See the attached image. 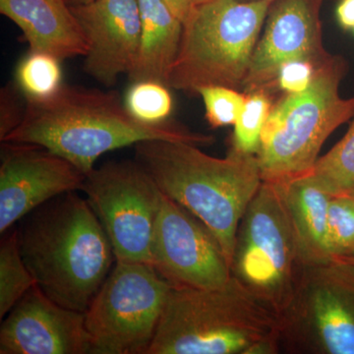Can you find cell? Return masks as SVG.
<instances>
[{"instance_id": "cell-27", "label": "cell", "mask_w": 354, "mask_h": 354, "mask_svg": "<svg viewBox=\"0 0 354 354\" xmlns=\"http://www.w3.org/2000/svg\"><path fill=\"white\" fill-rule=\"evenodd\" d=\"M17 84L9 83L0 90V141L19 127L26 113L27 100Z\"/></svg>"}, {"instance_id": "cell-7", "label": "cell", "mask_w": 354, "mask_h": 354, "mask_svg": "<svg viewBox=\"0 0 354 354\" xmlns=\"http://www.w3.org/2000/svg\"><path fill=\"white\" fill-rule=\"evenodd\" d=\"M346 64L330 55L317 67L304 92L281 97L285 120L279 132L256 153L263 181L281 183L311 171L330 134L354 116V97L344 99L339 85Z\"/></svg>"}, {"instance_id": "cell-12", "label": "cell", "mask_w": 354, "mask_h": 354, "mask_svg": "<svg viewBox=\"0 0 354 354\" xmlns=\"http://www.w3.org/2000/svg\"><path fill=\"white\" fill-rule=\"evenodd\" d=\"M86 174L66 158L34 144L3 142L0 162V234L65 193L82 190Z\"/></svg>"}, {"instance_id": "cell-14", "label": "cell", "mask_w": 354, "mask_h": 354, "mask_svg": "<svg viewBox=\"0 0 354 354\" xmlns=\"http://www.w3.org/2000/svg\"><path fill=\"white\" fill-rule=\"evenodd\" d=\"M1 354H87L85 313L53 301L35 286L2 319Z\"/></svg>"}, {"instance_id": "cell-11", "label": "cell", "mask_w": 354, "mask_h": 354, "mask_svg": "<svg viewBox=\"0 0 354 354\" xmlns=\"http://www.w3.org/2000/svg\"><path fill=\"white\" fill-rule=\"evenodd\" d=\"M150 265L174 290H211L232 278L230 261L213 232L162 192Z\"/></svg>"}, {"instance_id": "cell-29", "label": "cell", "mask_w": 354, "mask_h": 354, "mask_svg": "<svg viewBox=\"0 0 354 354\" xmlns=\"http://www.w3.org/2000/svg\"><path fill=\"white\" fill-rule=\"evenodd\" d=\"M165 1L171 9L172 12L176 14L183 22L189 15L191 9L194 6L190 0H165Z\"/></svg>"}, {"instance_id": "cell-10", "label": "cell", "mask_w": 354, "mask_h": 354, "mask_svg": "<svg viewBox=\"0 0 354 354\" xmlns=\"http://www.w3.org/2000/svg\"><path fill=\"white\" fill-rule=\"evenodd\" d=\"M113 246L115 262H151L162 191L138 162H111L86 174L82 190Z\"/></svg>"}, {"instance_id": "cell-26", "label": "cell", "mask_w": 354, "mask_h": 354, "mask_svg": "<svg viewBox=\"0 0 354 354\" xmlns=\"http://www.w3.org/2000/svg\"><path fill=\"white\" fill-rule=\"evenodd\" d=\"M317 65L306 59H293L279 67L274 82V91L286 94H298L309 88L315 76Z\"/></svg>"}, {"instance_id": "cell-15", "label": "cell", "mask_w": 354, "mask_h": 354, "mask_svg": "<svg viewBox=\"0 0 354 354\" xmlns=\"http://www.w3.org/2000/svg\"><path fill=\"white\" fill-rule=\"evenodd\" d=\"M71 9L88 46L84 71L102 85L113 87L121 74L129 73L138 55V0H93Z\"/></svg>"}, {"instance_id": "cell-17", "label": "cell", "mask_w": 354, "mask_h": 354, "mask_svg": "<svg viewBox=\"0 0 354 354\" xmlns=\"http://www.w3.org/2000/svg\"><path fill=\"white\" fill-rule=\"evenodd\" d=\"M141 36L138 55L128 73L130 82L156 81L167 86L178 53L183 22L165 0H138Z\"/></svg>"}, {"instance_id": "cell-24", "label": "cell", "mask_w": 354, "mask_h": 354, "mask_svg": "<svg viewBox=\"0 0 354 354\" xmlns=\"http://www.w3.org/2000/svg\"><path fill=\"white\" fill-rule=\"evenodd\" d=\"M326 244L330 258L341 259L354 254V197L348 192L330 198Z\"/></svg>"}, {"instance_id": "cell-32", "label": "cell", "mask_w": 354, "mask_h": 354, "mask_svg": "<svg viewBox=\"0 0 354 354\" xmlns=\"http://www.w3.org/2000/svg\"><path fill=\"white\" fill-rule=\"evenodd\" d=\"M341 259H346V260H348V262H351V263H353V264L354 265V254L353 256H351V257H348V258H341Z\"/></svg>"}, {"instance_id": "cell-34", "label": "cell", "mask_w": 354, "mask_h": 354, "mask_svg": "<svg viewBox=\"0 0 354 354\" xmlns=\"http://www.w3.org/2000/svg\"><path fill=\"white\" fill-rule=\"evenodd\" d=\"M353 32H354V29H353Z\"/></svg>"}, {"instance_id": "cell-16", "label": "cell", "mask_w": 354, "mask_h": 354, "mask_svg": "<svg viewBox=\"0 0 354 354\" xmlns=\"http://www.w3.org/2000/svg\"><path fill=\"white\" fill-rule=\"evenodd\" d=\"M0 13L23 32L29 51H41L60 62L85 57V37L67 0H0Z\"/></svg>"}, {"instance_id": "cell-2", "label": "cell", "mask_w": 354, "mask_h": 354, "mask_svg": "<svg viewBox=\"0 0 354 354\" xmlns=\"http://www.w3.org/2000/svg\"><path fill=\"white\" fill-rule=\"evenodd\" d=\"M21 255L37 286L66 308L85 313L115 264L113 246L86 198L50 200L23 218Z\"/></svg>"}, {"instance_id": "cell-5", "label": "cell", "mask_w": 354, "mask_h": 354, "mask_svg": "<svg viewBox=\"0 0 354 354\" xmlns=\"http://www.w3.org/2000/svg\"><path fill=\"white\" fill-rule=\"evenodd\" d=\"M274 0H209L183 21L167 87L197 95L205 86L241 91Z\"/></svg>"}, {"instance_id": "cell-22", "label": "cell", "mask_w": 354, "mask_h": 354, "mask_svg": "<svg viewBox=\"0 0 354 354\" xmlns=\"http://www.w3.org/2000/svg\"><path fill=\"white\" fill-rule=\"evenodd\" d=\"M245 94V102L234 124L232 148L256 155L260 149L263 127L274 106L272 93L256 90Z\"/></svg>"}, {"instance_id": "cell-3", "label": "cell", "mask_w": 354, "mask_h": 354, "mask_svg": "<svg viewBox=\"0 0 354 354\" xmlns=\"http://www.w3.org/2000/svg\"><path fill=\"white\" fill-rule=\"evenodd\" d=\"M135 156L164 194L209 227L230 264L237 228L263 183L256 155L232 148L220 158L193 144L147 140Z\"/></svg>"}, {"instance_id": "cell-19", "label": "cell", "mask_w": 354, "mask_h": 354, "mask_svg": "<svg viewBox=\"0 0 354 354\" xmlns=\"http://www.w3.org/2000/svg\"><path fill=\"white\" fill-rule=\"evenodd\" d=\"M0 243V318L37 285L21 255L18 230L11 228Z\"/></svg>"}, {"instance_id": "cell-1", "label": "cell", "mask_w": 354, "mask_h": 354, "mask_svg": "<svg viewBox=\"0 0 354 354\" xmlns=\"http://www.w3.org/2000/svg\"><path fill=\"white\" fill-rule=\"evenodd\" d=\"M147 140L199 147L215 141L211 135L191 131L174 121L147 123L137 120L115 91L62 85L48 99L27 101L22 122L1 143L44 147L88 174L104 153Z\"/></svg>"}, {"instance_id": "cell-8", "label": "cell", "mask_w": 354, "mask_h": 354, "mask_svg": "<svg viewBox=\"0 0 354 354\" xmlns=\"http://www.w3.org/2000/svg\"><path fill=\"white\" fill-rule=\"evenodd\" d=\"M279 351L354 354V265L329 258L305 266L279 317Z\"/></svg>"}, {"instance_id": "cell-28", "label": "cell", "mask_w": 354, "mask_h": 354, "mask_svg": "<svg viewBox=\"0 0 354 354\" xmlns=\"http://www.w3.org/2000/svg\"><path fill=\"white\" fill-rule=\"evenodd\" d=\"M335 14L342 28L344 30L354 29V0H339Z\"/></svg>"}, {"instance_id": "cell-25", "label": "cell", "mask_w": 354, "mask_h": 354, "mask_svg": "<svg viewBox=\"0 0 354 354\" xmlns=\"http://www.w3.org/2000/svg\"><path fill=\"white\" fill-rule=\"evenodd\" d=\"M205 104V115L211 127L234 125L241 114L246 94L223 86H205L198 90Z\"/></svg>"}, {"instance_id": "cell-6", "label": "cell", "mask_w": 354, "mask_h": 354, "mask_svg": "<svg viewBox=\"0 0 354 354\" xmlns=\"http://www.w3.org/2000/svg\"><path fill=\"white\" fill-rule=\"evenodd\" d=\"M306 265L279 184L263 181L237 228L232 277L279 317Z\"/></svg>"}, {"instance_id": "cell-4", "label": "cell", "mask_w": 354, "mask_h": 354, "mask_svg": "<svg viewBox=\"0 0 354 354\" xmlns=\"http://www.w3.org/2000/svg\"><path fill=\"white\" fill-rule=\"evenodd\" d=\"M279 316L232 277L211 290H174L147 354H277Z\"/></svg>"}, {"instance_id": "cell-30", "label": "cell", "mask_w": 354, "mask_h": 354, "mask_svg": "<svg viewBox=\"0 0 354 354\" xmlns=\"http://www.w3.org/2000/svg\"><path fill=\"white\" fill-rule=\"evenodd\" d=\"M91 1H93V0H67L70 6H80V4L88 3Z\"/></svg>"}, {"instance_id": "cell-23", "label": "cell", "mask_w": 354, "mask_h": 354, "mask_svg": "<svg viewBox=\"0 0 354 354\" xmlns=\"http://www.w3.org/2000/svg\"><path fill=\"white\" fill-rule=\"evenodd\" d=\"M124 104L134 118L147 123L167 121L174 108L169 88L156 81L131 83Z\"/></svg>"}, {"instance_id": "cell-13", "label": "cell", "mask_w": 354, "mask_h": 354, "mask_svg": "<svg viewBox=\"0 0 354 354\" xmlns=\"http://www.w3.org/2000/svg\"><path fill=\"white\" fill-rule=\"evenodd\" d=\"M325 0H274L254 50L241 91L274 92L277 72L285 62L306 59L323 64L330 57L322 39Z\"/></svg>"}, {"instance_id": "cell-20", "label": "cell", "mask_w": 354, "mask_h": 354, "mask_svg": "<svg viewBox=\"0 0 354 354\" xmlns=\"http://www.w3.org/2000/svg\"><path fill=\"white\" fill-rule=\"evenodd\" d=\"M15 83L27 101L48 99L62 86L60 60L48 53L29 51L18 64Z\"/></svg>"}, {"instance_id": "cell-9", "label": "cell", "mask_w": 354, "mask_h": 354, "mask_svg": "<svg viewBox=\"0 0 354 354\" xmlns=\"http://www.w3.org/2000/svg\"><path fill=\"white\" fill-rule=\"evenodd\" d=\"M172 288L150 264L115 262L85 312L91 354H147Z\"/></svg>"}, {"instance_id": "cell-33", "label": "cell", "mask_w": 354, "mask_h": 354, "mask_svg": "<svg viewBox=\"0 0 354 354\" xmlns=\"http://www.w3.org/2000/svg\"><path fill=\"white\" fill-rule=\"evenodd\" d=\"M348 193L351 195V196L354 197V188L353 189L348 191Z\"/></svg>"}, {"instance_id": "cell-21", "label": "cell", "mask_w": 354, "mask_h": 354, "mask_svg": "<svg viewBox=\"0 0 354 354\" xmlns=\"http://www.w3.org/2000/svg\"><path fill=\"white\" fill-rule=\"evenodd\" d=\"M311 174L332 194L354 188V116L344 138L319 158Z\"/></svg>"}, {"instance_id": "cell-31", "label": "cell", "mask_w": 354, "mask_h": 354, "mask_svg": "<svg viewBox=\"0 0 354 354\" xmlns=\"http://www.w3.org/2000/svg\"><path fill=\"white\" fill-rule=\"evenodd\" d=\"M192 2L193 6H197V4L204 3V2L209 1V0H190Z\"/></svg>"}, {"instance_id": "cell-18", "label": "cell", "mask_w": 354, "mask_h": 354, "mask_svg": "<svg viewBox=\"0 0 354 354\" xmlns=\"http://www.w3.org/2000/svg\"><path fill=\"white\" fill-rule=\"evenodd\" d=\"M278 183L306 264L329 259L326 234L332 193L311 174Z\"/></svg>"}]
</instances>
